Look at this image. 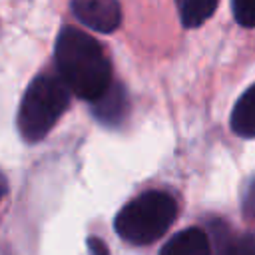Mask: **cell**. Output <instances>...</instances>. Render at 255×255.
I'll return each mask as SVG.
<instances>
[{"instance_id":"cell-6","label":"cell","mask_w":255,"mask_h":255,"mask_svg":"<svg viewBox=\"0 0 255 255\" xmlns=\"http://www.w3.org/2000/svg\"><path fill=\"white\" fill-rule=\"evenodd\" d=\"M231 128L241 137H255V84L235 102L231 112Z\"/></svg>"},{"instance_id":"cell-7","label":"cell","mask_w":255,"mask_h":255,"mask_svg":"<svg viewBox=\"0 0 255 255\" xmlns=\"http://www.w3.org/2000/svg\"><path fill=\"white\" fill-rule=\"evenodd\" d=\"M128 110V100L122 86H112L102 100L96 102V116L106 124H118Z\"/></svg>"},{"instance_id":"cell-4","label":"cell","mask_w":255,"mask_h":255,"mask_svg":"<svg viewBox=\"0 0 255 255\" xmlns=\"http://www.w3.org/2000/svg\"><path fill=\"white\" fill-rule=\"evenodd\" d=\"M70 6L76 18L90 30L110 34L120 26L122 12L114 0H76Z\"/></svg>"},{"instance_id":"cell-1","label":"cell","mask_w":255,"mask_h":255,"mask_svg":"<svg viewBox=\"0 0 255 255\" xmlns=\"http://www.w3.org/2000/svg\"><path fill=\"white\" fill-rule=\"evenodd\" d=\"M54 58L62 82L78 98L98 102L112 88L110 60L100 42L88 32L74 26L62 28L56 40Z\"/></svg>"},{"instance_id":"cell-10","label":"cell","mask_w":255,"mask_h":255,"mask_svg":"<svg viewBox=\"0 0 255 255\" xmlns=\"http://www.w3.org/2000/svg\"><path fill=\"white\" fill-rule=\"evenodd\" d=\"M227 255H255V235L247 233V235H241L239 239H235L229 245Z\"/></svg>"},{"instance_id":"cell-8","label":"cell","mask_w":255,"mask_h":255,"mask_svg":"<svg viewBox=\"0 0 255 255\" xmlns=\"http://www.w3.org/2000/svg\"><path fill=\"white\" fill-rule=\"evenodd\" d=\"M217 8V2H207V0H185L177 2L179 18L185 28H197L201 26Z\"/></svg>"},{"instance_id":"cell-9","label":"cell","mask_w":255,"mask_h":255,"mask_svg":"<svg viewBox=\"0 0 255 255\" xmlns=\"http://www.w3.org/2000/svg\"><path fill=\"white\" fill-rule=\"evenodd\" d=\"M231 10L235 20L245 26V28H253L255 26V0H235L231 2Z\"/></svg>"},{"instance_id":"cell-5","label":"cell","mask_w":255,"mask_h":255,"mask_svg":"<svg viewBox=\"0 0 255 255\" xmlns=\"http://www.w3.org/2000/svg\"><path fill=\"white\" fill-rule=\"evenodd\" d=\"M159 255H211L209 237L199 227L183 229L163 245Z\"/></svg>"},{"instance_id":"cell-12","label":"cell","mask_w":255,"mask_h":255,"mask_svg":"<svg viewBox=\"0 0 255 255\" xmlns=\"http://www.w3.org/2000/svg\"><path fill=\"white\" fill-rule=\"evenodd\" d=\"M245 215L255 219V183H253V187H251V191L245 199Z\"/></svg>"},{"instance_id":"cell-11","label":"cell","mask_w":255,"mask_h":255,"mask_svg":"<svg viewBox=\"0 0 255 255\" xmlns=\"http://www.w3.org/2000/svg\"><path fill=\"white\" fill-rule=\"evenodd\" d=\"M88 249H90V255H110L106 243L100 237H90L88 239Z\"/></svg>"},{"instance_id":"cell-2","label":"cell","mask_w":255,"mask_h":255,"mask_svg":"<svg viewBox=\"0 0 255 255\" xmlns=\"http://www.w3.org/2000/svg\"><path fill=\"white\" fill-rule=\"evenodd\" d=\"M175 215V199L167 191L149 189L120 209L116 215V231L131 245H149L169 229Z\"/></svg>"},{"instance_id":"cell-3","label":"cell","mask_w":255,"mask_h":255,"mask_svg":"<svg viewBox=\"0 0 255 255\" xmlns=\"http://www.w3.org/2000/svg\"><path fill=\"white\" fill-rule=\"evenodd\" d=\"M70 104L68 86L54 76H38L26 88L20 110L18 129L26 141H40L60 120Z\"/></svg>"}]
</instances>
